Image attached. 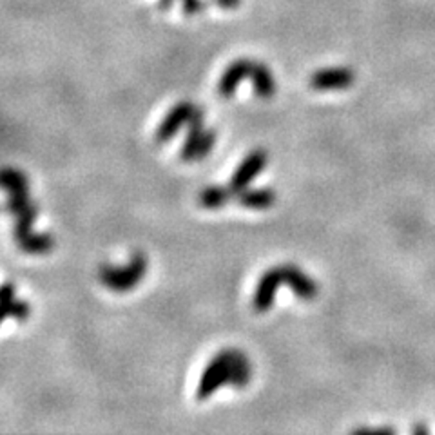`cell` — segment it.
<instances>
[{
  "label": "cell",
  "instance_id": "3957f363",
  "mask_svg": "<svg viewBox=\"0 0 435 435\" xmlns=\"http://www.w3.org/2000/svg\"><path fill=\"white\" fill-rule=\"evenodd\" d=\"M281 283H285L283 266H272V269L263 272L258 285H256V290H254V311L259 312V314H265V312L271 311Z\"/></svg>",
  "mask_w": 435,
  "mask_h": 435
},
{
  "label": "cell",
  "instance_id": "44dd1931",
  "mask_svg": "<svg viewBox=\"0 0 435 435\" xmlns=\"http://www.w3.org/2000/svg\"><path fill=\"white\" fill-rule=\"evenodd\" d=\"M182 8L185 17H192V15L200 13L201 9L205 8V4L201 0H182Z\"/></svg>",
  "mask_w": 435,
  "mask_h": 435
},
{
  "label": "cell",
  "instance_id": "ac0fdd59",
  "mask_svg": "<svg viewBox=\"0 0 435 435\" xmlns=\"http://www.w3.org/2000/svg\"><path fill=\"white\" fill-rule=\"evenodd\" d=\"M29 315H31V306H29V303L22 301V299H15L9 305V308H6L2 312V320H6V318H15L17 321H26Z\"/></svg>",
  "mask_w": 435,
  "mask_h": 435
},
{
  "label": "cell",
  "instance_id": "8fae6325",
  "mask_svg": "<svg viewBox=\"0 0 435 435\" xmlns=\"http://www.w3.org/2000/svg\"><path fill=\"white\" fill-rule=\"evenodd\" d=\"M252 366L249 357L240 350L231 348V376H229V387L243 388L250 383Z\"/></svg>",
  "mask_w": 435,
  "mask_h": 435
},
{
  "label": "cell",
  "instance_id": "e0dca14e",
  "mask_svg": "<svg viewBox=\"0 0 435 435\" xmlns=\"http://www.w3.org/2000/svg\"><path fill=\"white\" fill-rule=\"evenodd\" d=\"M33 200L29 196V191H18V192H9V200L6 204V211H8L11 216H18L26 209L27 205H31Z\"/></svg>",
  "mask_w": 435,
  "mask_h": 435
},
{
  "label": "cell",
  "instance_id": "ba28073f",
  "mask_svg": "<svg viewBox=\"0 0 435 435\" xmlns=\"http://www.w3.org/2000/svg\"><path fill=\"white\" fill-rule=\"evenodd\" d=\"M252 64L254 62L249 60V58H238L236 62H232L231 66L227 67L225 71H223L222 78H220V82H218V93H220V97L231 98L236 93L240 82L250 75Z\"/></svg>",
  "mask_w": 435,
  "mask_h": 435
},
{
  "label": "cell",
  "instance_id": "7a4b0ae2",
  "mask_svg": "<svg viewBox=\"0 0 435 435\" xmlns=\"http://www.w3.org/2000/svg\"><path fill=\"white\" fill-rule=\"evenodd\" d=\"M229 376H231V348L214 355L209 364L205 366L200 383H198L196 397L200 401L209 399L218 388L229 385Z\"/></svg>",
  "mask_w": 435,
  "mask_h": 435
},
{
  "label": "cell",
  "instance_id": "d6986e66",
  "mask_svg": "<svg viewBox=\"0 0 435 435\" xmlns=\"http://www.w3.org/2000/svg\"><path fill=\"white\" fill-rule=\"evenodd\" d=\"M214 143H216V131L214 129H205L204 136H201L200 147H198V155H196V160H204L213 151Z\"/></svg>",
  "mask_w": 435,
  "mask_h": 435
},
{
  "label": "cell",
  "instance_id": "7c38bea8",
  "mask_svg": "<svg viewBox=\"0 0 435 435\" xmlns=\"http://www.w3.org/2000/svg\"><path fill=\"white\" fill-rule=\"evenodd\" d=\"M231 198H234V192H232L231 187H223V185H209L205 187L204 191L198 194V204L204 209L209 211H216L225 207Z\"/></svg>",
  "mask_w": 435,
  "mask_h": 435
},
{
  "label": "cell",
  "instance_id": "2e32d148",
  "mask_svg": "<svg viewBox=\"0 0 435 435\" xmlns=\"http://www.w3.org/2000/svg\"><path fill=\"white\" fill-rule=\"evenodd\" d=\"M0 183L8 192L18 191H29V180L22 171L15 169V167H4L0 174Z\"/></svg>",
  "mask_w": 435,
  "mask_h": 435
},
{
  "label": "cell",
  "instance_id": "ffe728a7",
  "mask_svg": "<svg viewBox=\"0 0 435 435\" xmlns=\"http://www.w3.org/2000/svg\"><path fill=\"white\" fill-rule=\"evenodd\" d=\"M17 299V289L13 283H4L0 289V303H2V312L9 308V305Z\"/></svg>",
  "mask_w": 435,
  "mask_h": 435
},
{
  "label": "cell",
  "instance_id": "52a82bcc",
  "mask_svg": "<svg viewBox=\"0 0 435 435\" xmlns=\"http://www.w3.org/2000/svg\"><path fill=\"white\" fill-rule=\"evenodd\" d=\"M205 133V111L201 107H194L191 118L187 122V134L183 140V145L180 149V158L183 162L196 160L198 147H200L201 136Z\"/></svg>",
  "mask_w": 435,
  "mask_h": 435
},
{
  "label": "cell",
  "instance_id": "6da1fadb",
  "mask_svg": "<svg viewBox=\"0 0 435 435\" xmlns=\"http://www.w3.org/2000/svg\"><path fill=\"white\" fill-rule=\"evenodd\" d=\"M147 256L143 252H134L125 266L102 265L98 269V278L107 289L115 292H129L143 280L147 272Z\"/></svg>",
  "mask_w": 435,
  "mask_h": 435
},
{
  "label": "cell",
  "instance_id": "30bf717a",
  "mask_svg": "<svg viewBox=\"0 0 435 435\" xmlns=\"http://www.w3.org/2000/svg\"><path fill=\"white\" fill-rule=\"evenodd\" d=\"M236 201L241 205V207H247V209H254V211H263V209H271L272 205L276 204V192L269 187H258V189H243L238 194L234 196Z\"/></svg>",
  "mask_w": 435,
  "mask_h": 435
},
{
  "label": "cell",
  "instance_id": "603a6c76",
  "mask_svg": "<svg viewBox=\"0 0 435 435\" xmlns=\"http://www.w3.org/2000/svg\"><path fill=\"white\" fill-rule=\"evenodd\" d=\"M174 4V0H158V9L160 11H169L171 8H173Z\"/></svg>",
  "mask_w": 435,
  "mask_h": 435
},
{
  "label": "cell",
  "instance_id": "5bb4252c",
  "mask_svg": "<svg viewBox=\"0 0 435 435\" xmlns=\"http://www.w3.org/2000/svg\"><path fill=\"white\" fill-rule=\"evenodd\" d=\"M17 243L26 254H48L53 250L55 238L49 232H31Z\"/></svg>",
  "mask_w": 435,
  "mask_h": 435
},
{
  "label": "cell",
  "instance_id": "8992f818",
  "mask_svg": "<svg viewBox=\"0 0 435 435\" xmlns=\"http://www.w3.org/2000/svg\"><path fill=\"white\" fill-rule=\"evenodd\" d=\"M194 104L189 102V100H183V102L176 104V106L171 109L167 115H165V118L162 120V124L158 125V129H156V142H160V143H165V142H169L171 138H174L178 134V131L182 129L183 125L189 122V118H191L192 111H194Z\"/></svg>",
  "mask_w": 435,
  "mask_h": 435
},
{
  "label": "cell",
  "instance_id": "9c48e42d",
  "mask_svg": "<svg viewBox=\"0 0 435 435\" xmlns=\"http://www.w3.org/2000/svg\"><path fill=\"white\" fill-rule=\"evenodd\" d=\"M283 266V278L285 283L289 285L290 290H292L299 299H314L315 294H318V285L305 274V272L299 269V266L292 265V263H287Z\"/></svg>",
  "mask_w": 435,
  "mask_h": 435
},
{
  "label": "cell",
  "instance_id": "7402d4cb",
  "mask_svg": "<svg viewBox=\"0 0 435 435\" xmlns=\"http://www.w3.org/2000/svg\"><path fill=\"white\" fill-rule=\"evenodd\" d=\"M211 4L218 6L222 9H236L240 8L241 0H211Z\"/></svg>",
  "mask_w": 435,
  "mask_h": 435
},
{
  "label": "cell",
  "instance_id": "4fadbf2b",
  "mask_svg": "<svg viewBox=\"0 0 435 435\" xmlns=\"http://www.w3.org/2000/svg\"><path fill=\"white\" fill-rule=\"evenodd\" d=\"M249 78L252 80L254 93L259 98H271L276 93V82L272 78L271 69L262 62H254Z\"/></svg>",
  "mask_w": 435,
  "mask_h": 435
},
{
  "label": "cell",
  "instance_id": "cb8c5ba5",
  "mask_svg": "<svg viewBox=\"0 0 435 435\" xmlns=\"http://www.w3.org/2000/svg\"><path fill=\"white\" fill-rule=\"evenodd\" d=\"M419 432H421V434H427L428 428L427 427H415L413 428V434H419Z\"/></svg>",
  "mask_w": 435,
  "mask_h": 435
},
{
  "label": "cell",
  "instance_id": "9a60e30c",
  "mask_svg": "<svg viewBox=\"0 0 435 435\" xmlns=\"http://www.w3.org/2000/svg\"><path fill=\"white\" fill-rule=\"evenodd\" d=\"M36 216H38V207H36L35 201H33L31 205H27L26 209L18 214V216H15L17 218V223H15V229H13L15 240L20 241V240H24L27 234H31L33 223H35Z\"/></svg>",
  "mask_w": 435,
  "mask_h": 435
},
{
  "label": "cell",
  "instance_id": "277c9868",
  "mask_svg": "<svg viewBox=\"0 0 435 435\" xmlns=\"http://www.w3.org/2000/svg\"><path fill=\"white\" fill-rule=\"evenodd\" d=\"M266 167V152L263 149H254L249 155L245 156L241 164L236 167L234 174H232L229 187L232 189L234 196L240 191L247 189L250 183L256 180L258 174L263 173V169Z\"/></svg>",
  "mask_w": 435,
  "mask_h": 435
},
{
  "label": "cell",
  "instance_id": "5b68a950",
  "mask_svg": "<svg viewBox=\"0 0 435 435\" xmlns=\"http://www.w3.org/2000/svg\"><path fill=\"white\" fill-rule=\"evenodd\" d=\"M354 80L355 75L350 67H325L312 73L308 84L315 91H339L350 87Z\"/></svg>",
  "mask_w": 435,
  "mask_h": 435
}]
</instances>
